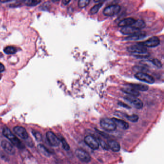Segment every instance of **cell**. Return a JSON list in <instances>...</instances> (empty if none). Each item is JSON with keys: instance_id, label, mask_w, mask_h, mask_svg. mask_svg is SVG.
<instances>
[{"instance_id": "cell-1", "label": "cell", "mask_w": 164, "mask_h": 164, "mask_svg": "<svg viewBox=\"0 0 164 164\" xmlns=\"http://www.w3.org/2000/svg\"><path fill=\"white\" fill-rule=\"evenodd\" d=\"M3 133L11 142L19 149H23L25 148V145L22 143L18 138H17L8 128H4L3 129Z\"/></svg>"}, {"instance_id": "cell-2", "label": "cell", "mask_w": 164, "mask_h": 164, "mask_svg": "<svg viewBox=\"0 0 164 164\" xmlns=\"http://www.w3.org/2000/svg\"><path fill=\"white\" fill-rule=\"evenodd\" d=\"M102 128L105 131H113L117 129V125L112 119L109 118H104L100 121Z\"/></svg>"}, {"instance_id": "cell-3", "label": "cell", "mask_w": 164, "mask_h": 164, "mask_svg": "<svg viewBox=\"0 0 164 164\" xmlns=\"http://www.w3.org/2000/svg\"><path fill=\"white\" fill-rule=\"evenodd\" d=\"M121 9L120 6L118 4H111L107 6L103 11V14L107 17H112L118 14Z\"/></svg>"}, {"instance_id": "cell-4", "label": "cell", "mask_w": 164, "mask_h": 164, "mask_svg": "<svg viewBox=\"0 0 164 164\" xmlns=\"http://www.w3.org/2000/svg\"><path fill=\"white\" fill-rule=\"evenodd\" d=\"M127 51L129 52L139 55L147 53V49L142 45V43H139L128 47L127 48Z\"/></svg>"}, {"instance_id": "cell-5", "label": "cell", "mask_w": 164, "mask_h": 164, "mask_svg": "<svg viewBox=\"0 0 164 164\" xmlns=\"http://www.w3.org/2000/svg\"><path fill=\"white\" fill-rule=\"evenodd\" d=\"M124 98L137 109H141L143 107L142 102L137 97L127 95L125 96Z\"/></svg>"}, {"instance_id": "cell-6", "label": "cell", "mask_w": 164, "mask_h": 164, "mask_svg": "<svg viewBox=\"0 0 164 164\" xmlns=\"http://www.w3.org/2000/svg\"><path fill=\"white\" fill-rule=\"evenodd\" d=\"M84 142L86 144L93 150L98 149L99 147V142L92 135H89L84 138Z\"/></svg>"}, {"instance_id": "cell-7", "label": "cell", "mask_w": 164, "mask_h": 164, "mask_svg": "<svg viewBox=\"0 0 164 164\" xmlns=\"http://www.w3.org/2000/svg\"><path fill=\"white\" fill-rule=\"evenodd\" d=\"M135 77L142 81L149 84H153L155 82V79L153 77L149 74L143 72H137L135 74Z\"/></svg>"}, {"instance_id": "cell-8", "label": "cell", "mask_w": 164, "mask_h": 164, "mask_svg": "<svg viewBox=\"0 0 164 164\" xmlns=\"http://www.w3.org/2000/svg\"><path fill=\"white\" fill-rule=\"evenodd\" d=\"M75 154L77 157L83 162L89 163L91 160L90 155L86 151L82 149H77L75 151Z\"/></svg>"}, {"instance_id": "cell-9", "label": "cell", "mask_w": 164, "mask_h": 164, "mask_svg": "<svg viewBox=\"0 0 164 164\" xmlns=\"http://www.w3.org/2000/svg\"><path fill=\"white\" fill-rule=\"evenodd\" d=\"M47 139L50 144L54 147H57L60 144V140L52 131H48L46 133Z\"/></svg>"}, {"instance_id": "cell-10", "label": "cell", "mask_w": 164, "mask_h": 164, "mask_svg": "<svg viewBox=\"0 0 164 164\" xmlns=\"http://www.w3.org/2000/svg\"><path fill=\"white\" fill-rule=\"evenodd\" d=\"M142 44L145 47L153 48L158 46L160 44V41L158 37L153 36L145 41L142 42Z\"/></svg>"}, {"instance_id": "cell-11", "label": "cell", "mask_w": 164, "mask_h": 164, "mask_svg": "<svg viewBox=\"0 0 164 164\" xmlns=\"http://www.w3.org/2000/svg\"><path fill=\"white\" fill-rule=\"evenodd\" d=\"M1 145L6 153L9 155H14L15 153V149L10 142L4 140L2 142Z\"/></svg>"}, {"instance_id": "cell-12", "label": "cell", "mask_w": 164, "mask_h": 164, "mask_svg": "<svg viewBox=\"0 0 164 164\" xmlns=\"http://www.w3.org/2000/svg\"><path fill=\"white\" fill-rule=\"evenodd\" d=\"M14 131L21 139H27L28 138V134L26 129L20 126H17L14 128Z\"/></svg>"}, {"instance_id": "cell-13", "label": "cell", "mask_w": 164, "mask_h": 164, "mask_svg": "<svg viewBox=\"0 0 164 164\" xmlns=\"http://www.w3.org/2000/svg\"><path fill=\"white\" fill-rule=\"evenodd\" d=\"M139 31H140V30H137L133 26H129L122 27V29L121 30V32L123 34L129 36L132 35Z\"/></svg>"}, {"instance_id": "cell-14", "label": "cell", "mask_w": 164, "mask_h": 164, "mask_svg": "<svg viewBox=\"0 0 164 164\" xmlns=\"http://www.w3.org/2000/svg\"><path fill=\"white\" fill-rule=\"evenodd\" d=\"M135 21H136L135 19L131 17L126 18L125 19L121 20L120 22H119V23L118 24V26L119 27H122L131 26L134 24Z\"/></svg>"}, {"instance_id": "cell-15", "label": "cell", "mask_w": 164, "mask_h": 164, "mask_svg": "<svg viewBox=\"0 0 164 164\" xmlns=\"http://www.w3.org/2000/svg\"><path fill=\"white\" fill-rule=\"evenodd\" d=\"M112 119L115 123L117 127H118L119 128L124 129V130H126L129 129V123L125 121L116 118H113Z\"/></svg>"}, {"instance_id": "cell-16", "label": "cell", "mask_w": 164, "mask_h": 164, "mask_svg": "<svg viewBox=\"0 0 164 164\" xmlns=\"http://www.w3.org/2000/svg\"><path fill=\"white\" fill-rule=\"evenodd\" d=\"M129 87L132 88L136 90L141 91H146L149 89V87L147 85H144L142 84H137V83H129L127 85Z\"/></svg>"}, {"instance_id": "cell-17", "label": "cell", "mask_w": 164, "mask_h": 164, "mask_svg": "<svg viewBox=\"0 0 164 164\" xmlns=\"http://www.w3.org/2000/svg\"><path fill=\"white\" fill-rule=\"evenodd\" d=\"M146 37V34L143 32L139 31L137 33L134 34L133 35L129 36L125 38L126 40L128 41H137L141 39H142Z\"/></svg>"}, {"instance_id": "cell-18", "label": "cell", "mask_w": 164, "mask_h": 164, "mask_svg": "<svg viewBox=\"0 0 164 164\" xmlns=\"http://www.w3.org/2000/svg\"><path fill=\"white\" fill-rule=\"evenodd\" d=\"M121 90L123 93L127 94L128 95L138 97L140 95V93L138 90L131 87L124 88L121 89Z\"/></svg>"}, {"instance_id": "cell-19", "label": "cell", "mask_w": 164, "mask_h": 164, "mask_svg": "<svg viewBox=\"0 0 164 164\" xmlns=\"http://www.w3.org/2000/svg\"><path fill=\"white\" fill-rule=\"evenodd\" d=\"M107 144L109 149L114 152H118L120 150V145L115 141H110Z\"/></svg>"}, {"instance_id": "cell-20", "label": "cell", "mask_w": 164, "mask_h": 164, "mask_svg": "<svg viewBox=\"0 0 164 164\" xmlns=\"http://www.w3.org/2000/svg\"><path fill=\"white\" fill-rule=\"evenodd\" d=\"M131 26H133L137 30H140L145 27L146 23L143 20L138 19L137 20H136L134 24Z\"/></svg>"}, {"instance_id": "cell-21", "label": "cell", "mask_w": 164, "mask_h": 164, "mask_svg": "<svg viewBox=\"0 0 164 164\" xmlns=\"http://www.w3.org/2000/svg\"><path fill=\"white\" fill-rule=\"evenodd\" d=\"M38 149L39 151L41 152V153H42L44 156L47 157H49L51 155V153H50L49 150L45 146L42 144H39L38 146Z\"/></svg>"}, {"instance_id": "cell-22", "label": "cell", "mask_w": 164, "mask_h": 164, "mask_svg": "<svg viewBox=\"0 0 164 164\" xmlns=\"http://www.w3.org/2000/svg\"><path fill=\"white\" fill-rule=\"evenodd\" d=\"M4 52L6 54L12 55L17 52V49L14 46H7L4 49Z\"/></svg>"}, {"instance_id": "cell-23", "label": "cell", "mask_w": 164, "mask_h": 164, "mask_svg": "<svg viewBox=\"0 0 164 164\" xmlns=\"http://www.w3.org/2000/svg\"><path fill=\"white\" fill-rule=\"evenodd\" d=\"M103 5V3H100L93 6V7L90 9V14H92V15L96 14L98 12L99 10L100 9V8H101Z\"/></svg>"}, {"instance_id": "cell-24", "label": "cell", "mask_w": 164, "mask_h": 164, "mask_svg": "<svg viewBox=\"0 0 164 164\" xmlns=\"http://www.w3.org/2000/svg\"><path fill=\"white\" fill-rule=\"evenodd\" d=\"M90 2V0H79L78 1V5L79 8H83L87 6Z\"/></svg>"}, {"instance_id": "cell-25", "label": "cell", "mask_w": 164, "mask_h": 164, "mask_svg": "<svg viewBox=\"0 0 164 164\" xmlns=\"http://www.w3.org/2000/svg\"><path fill=\"white\" fill-rule=\"evenodd\" d=\"M125 117H126V118L128 120L130 121L131 122H136L139 120V117H138V115H134H134H126Z\"/></svg>"}, {"instance_id": "cell-26", "label": "cell", "mask_w": 164, "mask_h": 164, "mask_svg": "<svg viewBox=\"0 0 164 164\" xmlns=\"http://www.w3.org/2000/svg\"><path fill=\"white\" fill-rule=\"evenodd\" d=\"M59 139L62 143V146H63L64 149L66 151L69 150L70 149V147L69 146V144L67 143V142H66V139L62 137H61L60 138H59Z\"/></svg>"}, {"instance_id": "cell-27", "label": "cell", "mask_w": 164, "mask_h": 164, "mask_svg": "<svg viewBox=\"0 0 164 164\" xmlns=\"http://www.w3.org/2000/svg\"><path fill=\"white\" fill-rule=\"evenodd\" d=\"M32 133L37 141H41L42 139V135L40 132L37 131H35V130H33L32 131Z\"/></svg>"}, {"instance_id": "cell-28", "label": "cell", "mask_w": 164, "mask_h": 164, "mask_svg": "<svg viewBox=\"0 0 164 164\" xmlns=\"http://www.w3.org/2000/svg\"><path fill=\"white\" fill-rule=\"evenodd\" d=\"M40 1H33V0H28L25 1V3L26 5L28 6H35L41 3Z\"/></svg>"}, {"instance_id": "cell-29", "label": "cell", "mask_w": 164, "mask_h": 164, "mask_svg": "<svg viewBox=\"0 0 164 164\" xmlns=\"http://www.w3.org/2000/svg\"><path fill=\"white\" fill-rule=\"evenodd\" d=\"M152 63H153L155 66L157 67L158 68H161L162 66H163L161 61L158 60V59H156V58L153 59L152 60Z\"/></svg>"}, {"instance_id": "cell-30", "label": "cell", "mask_w": 164, "mask_h": 164, "mask_svg": "<svg viewBox=\"0 0 164 164\" xmlns=\"http://www.w3.org/2000/svg\"><path fill=\"white\" fill-rule=\"evenodd\" d=\"M100 143H99V144H100L101 145L102 147L104 149L107 150H108L109 149V148L108 145V144H107V143L104 142L103 141H102V140H100Z\"/></svg>"}, {"instance_id": "cell-31", "label": "cell", "mask_w": 164, "mask_h": 164, "mask_svg": "<svg viewBox=\"0 0 164 164\" xmlns=\"http://www.w3.org/2000/svg\"><path fill=\"white\" fill-rule=\"evenodd\" d=\"M118 104L119 105L121 106V107H125V108H128V109H129V108H131L130 107H129L128 105H127V104H126L124 103L123 102H119L118 103Z\"/></svg>"}, {"instance_id": "cell-32", "label": "cell", "mask_w": 164, "mask_h": 164, "mask_svg": "<svg viewBox=\"0 0 164 164\" xmlns=\"http://www.w3.org/2000/svg\"><path fill=\"white\" fill-rule=\"evenodd\" d=\"M5 70V67L3 64L0 63V73L3 72Z\"/></svg>"}, {"instance_id": "cell-33", "label": "cell", "mask_w": 164, "mask_h": 164, "mask_svg": "<svg viewBox=\"0 0 164 164\" xmlns=\"http://www.w3.org/2000/svg\"><path fill=\"white\" fill-rule=\"evenodd\" d=\"M71 1H67V0H64L62 1V3H63V4L64 5H67L69 3H70Z\"/></svg>"}, {"instance_id": "cell-34", "label": "cell", "mask_w": 164, "mask_h": 164, "mask_svg": "<svg viewBox=\"0 0 164 164\" xmlns=\"http://www.w3.org/2000/svg\"><path fill=\"white\" fill-rule=\"evenodd\" d=\"M1 55H2V54H0V57H1Z\"/></svg>"}, {"instance_id": "cell-35", "label": "cell", "mask_w": 164, "mask_h": 164, "mask_svg": "<svg viewBox=\"0 0 164 164\" xmlns=\"http://www.w3.org/2000/svg\"><path fill=\"white\" fill-rule=\"evenodd\" d=\"M0 79H1V78H0Z\"/></svg>"}]
</instances>
